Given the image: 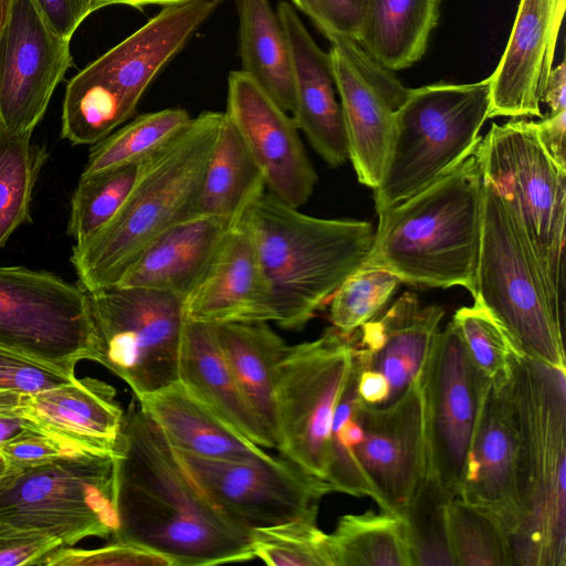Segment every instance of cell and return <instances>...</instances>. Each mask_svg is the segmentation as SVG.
I'll return each instance as SVG.
<instances>
[{
	"instance_id": "43",
	"label": "cell",
	"mask_w": 566,
	"mask_h": 566,
	"mask_svg": "<svg viewBox=\"0 0 566 566\" xmlns=\"http://www.w3.org/2000/svg\"><path fill=\"white\" fill-rule=\"evenodd\" d=\"M171 566L163 555L130 543L108 541L93 549L60 546L52 551L42 566Z\"/></svg>"
},
{
	"instance_id": "55",
	"label": "cell",
	"mask_w": 566,
	"mask_h": 566,
	"mask_svg": "<svg viewBox=\"0 0 566 566\" xmlns=\"http://www.w3.org/2000/svg\"><path fill=\"white\" fill-rule=\"evenodd\" d=\"M13 0H0V39L9 21Z\"/></svg>"
},
{
	"instance_id": "27",
	"label": "cell",
	"mask_w": 566,
	"mask_h": 566,
	"mask_svg": "<svg viewBox=\"0 0 566 566\" xmlns=\"http://www.w3.org/2000/svg\"><path fill=\"white\" fill-rule=\"evenodd\" d=\"M178 380L235 430L264 449L275 441L248 401L219 345L216 326L186 317Z\"/></svg>"
},
{
	"instance_id": "44",
	"label": "cell",
	"mask_w": 566,
	"mask_h": 566,
	"mask_svg": "<svg viewBox=\"0 0 566 566\" xmlns=\"http://www.w3.org/2000/svg\"><path fill=\"white\" fill-rule=\"evenodd\" d=\"M75 377V373L0 346V389L34 394L69 384Z\"/></svg>"
},
{
	"instance_id": "53",
	"label": "cell",
	"mask_w": 566,
	"mask_h": 566,
	"mask_svg": "<svg viewBox=\"0 0 566 566\" xmlns=\"http://www.w3.org/2000/svg\"><path fill=\"white\" fill-rule=\"evenodd\" d=\"M23 394L9 389H0V419L20 418L19 407Z\"/></svg>"
},
{
	"instance_id": "36",
	"label": "cell",
	"mask_w": 566,
	"mask_h": 566,
	"mask_svg": "<svg viewBox=\"0 0 566 566\" xmlns=\"http://www.w3.org/2000/svg\"><path fill=\"white\" fill-rule=\"evenodd\" d=\"M358 365H355L334 412L328 448L326 481L333 492L368 496L380 507L381 500L357 458L363 431L358 418L361 403L357 392Z\"/></svg>"
},
{
	"instance_id": "52",
	"label": "cell",
	"mask_w": 566,
	"mask_h": 566,
	"mask_svg": "<svg viewBox=\"0 0 566 566\" xmlns=\"http://www.w3.org/2000/svg\"><path fill=\"white\" fill-rule=\"evenodd\" d=\"M292 6L304 13L321 31V33L328 39L331 31L323 18L319 9L318 0H290Z\"/></svg>"
},
{
	"instance_id": "2",
	"label": "cell",
	"mask_w": 566,
	"mask_h": 566,
	"mask_svg": "<svg viewBox=\"0 0 566 566\" xmlns=\"http://www.w3.org/2000/svg\"><path fill=\"white\" fill-rule=\"evenodd\" d=\"M222 112L205 111L137 166L134 184L113 218L72 248L77 282L86 290L116 285L158 235L197 216L205 169Z\"/></svg>"
},
{
	"instance_id": "12",
	"label": "cell",
	"mask_w": 566,
	"mask_h": 566,
	"mask_svg": "<svg viewBox=\"0 0 566 566\" xmlns=\"http://www.w3.org/2000/svg\"><path fill=\"white\" fill-rule=\"evenodd\" d=\"M354 365L355 334L332 326L286 346L275 370L276 449L325 482L333 417Z\"/></svg>"
},
{
	"instance_id": "10",
	"label": "cell",
	"mask_w": 566,
	"mask_h": 566,
	"mask_svg": "<svg viewBox=\"0 0 566 566\" xmlns=\"http://www.w3.org/2000/svg\"><path fill=\"white\" fill-rule=\"evenodd\" d=\"M0 518L63 546L117 528L114 454L76 451L0 474Z\"/></svg>"
},
{
	"instance_id": "21",
	"label": "cell",
	"mask_w": 566,
	"mask_h": 566,
	"mask_svg": "<svg viewBox=\"0 0 566 566\" xmlns=\"http://www.w3.org/2000/svg\"><path fill=\"white\" fill-rule=\"evenodd\" d=\"M565 0H520L510 39L493 73L489 118L543 117Z\"/></svg>"
},
{
	"instance_id": "3",
	"label": "cell",
	"mask_w": 566,
	"mask_h": 566,
	"mask_svg": "<svg viewBox=\"0 0 566 566\" xmlns=\"http://www.w3.org/2000/svg\"><path fill=\"white\" fill-rule=\"evenodd\" d=\"M270 290L272 322L304 327L338 286L364 265L375 231L366 221L307 216L263 192L240 220Z\"/></svg>"
},
{
	"instance_id": "46",
	"label": "cell",
	"mask_w": 566,
	"mask_h": 566,
	"mask_svg": "<svg viewBox=\"0 0 566 566\" xmlns=\"http://www.w3.org/2000/svg\"><path fill=\"white\" fill-rule=\"evenodd\" d=\"M60 546L63 545L48 535L0 518V566H42L45 557Z\"/></svg>"
},
{
	"instance_id": "47",
	"label": "cell",
	"mask_w": 566,
	"mask_h": 566,
	"mask_svg": "<svg viewBox=\"0 0 566 566\" xmlns=\"http://www.w3.org/2000/svg\"><path fill=\"white\" fill-rule=\"evenodd\" d=\"M52 30L72 39L80 24L95 10V0H35Z\"/></svg>"
},
{
	"instance_id": "29",
	"label": "cell",
	"mask_w": 566,
	"mask_h": 566,
	"mask_svg": "<svg viewBox=\"0 0 566 566\" xmlns=\"http://www.w3.org/2000/svg\"><path fill=\"white\" fill-rule=\"evenodd\" d=\"M440 17V0H370L355 41L394 72L418 62Z\"/></svg>"
},
{
	"instance_id": "34",
	"label": "cell",
	"mask_w": 566,
	"mask_h": 566,
	"mask_svg": "<svg viewBox=\"0 0 566 566\" xmlns=\"http://www.w3.org/2000/svg\"><path fill=\"white\" fill-rule=\"evenodd\" d=\"M181 107L145 113L93 145L82 176L138 165L170 142L191 122Z\"/></svg>"
},
{
	"instance_id": "11",
	"label": "cell",
	"mask_w": 566,
	"mask_h": 566,
	"mask_svg": "<svg viewBox=\"0 0 566 566\" xmlns=\"http://www.w3.org/2000/svg\"><path fill=\"white\" fill-rule=\"evenodd\" d=\"M87 293L94 325L91 360L127 384L135 398L178 381L184 298L119 285Z\"/></svg>"
},
{
	"instance_id": "25",
	"label": "cell",
	"mask_w": 566,
	"mask_h": 566,
	"mask_svg": "<svg viewBox=\"0 0 566 566\" xmlns=\"http://www.w3.org/2000/svg\"><path fill=\"white\" fill-rule=\"evenodd\" d=\"M184 307L187 318L203 323L272 322L270 290L241 221L230 229Z\"/></svg>"
},
{
	"instance_id": "24",
	"label": "cell",
	"mask_w": 566,
	"mask_h": 566,
	"mask_svg": "<svg viewBox=\"0 0 566 566\" xmlns=\"http://www.w3.org/2000/svg\"><path fill=\"white\" fill-rule=\"evenodd\" d=\"M443 315L441 306H422L415 293L405 292L354 332L357 364L386 378L389 403L422 377Z\"/></svg>"
},
{
	"instance_id": "18",
	"label": "cell",
	"mask_w": 566,
	"mask_h": 566,
	"mask_svg": "<svg viewBox=\"0 0 566 566\" xmlns=\"http://www.w3.org/2000/svg\"><path fill=\"white\" fill-rule=\"evenodd\" d=\"M358 418V461L381 500L380 509L403 517L427 472L421 378L387 406L361 402Z\"/></svg>"
},
{
	"instance_id": "54",
	"label": "cell",
	"mask_w": 566,
	"mask_h": 566,
	"mask_svg": "<svg viewBox=\"0 0 566 566\" xmlns=\"http://www.w3.org/2000/svg\"><path fill=\"white\" fill-rule=\"evenodd\" d=\"M192 0H95V10H99L102 8L114 6V4H123L129 6L137 9H140L145 6H174L179 3H185ZM214 1H223V0H214Z\"/></svg>"
},
{
	"instance_id": "13",
	"label": "cell",
	"mask_w": 566,
	"mask_h": 566,
	"mask_svg": "<svg viewBox=\"0 0 566 566\" xmlns=\"http://www.w3.org/2000/svg\"><path fill=\"white\" fill-rule=\"evenodd\" d=\"M93 344L90 297L78 282L0 266V346L74 373L91 360Z\"/></svg>"
},
{
	"instance_id": "28",
	"label": "cell",
	"mask_w": 566,
	"mask_h": 566,
	"mask_svg": "<svg viewBox=\"0 0 566 566\" xmlns=\"http://www.w3.org/2000/svg\"><path fill=\"white\" fill-rule=\"evenodd\" d=\"M136 399L178 451L217 460L254 459L269 453L220 418L179 380Z\"/></svg>"
},
{
	"instance_id": "4",
	"label": "cell",
	"mask_w": 566,
	"mask_h": 566,
	"mask_svg": "<svg viewBox=\"0 0 566 566\" xmlns=\"http://www.w3.org/2000/svg\"><path fill=\"white\" fill-rule=\"evenodd\" d=\"M483 177L475 150L450 172L382 214L365 265L401 282L474 291Z\"/></svg>"
},
{
	"instance_id": "45",
	"label": "cell",
	"mask_w": 566,
	"mask_h": 566,
	"mask_svg": "<svg viewBox=\"0 0 566 566\" xmlns=\"http://www.w3.org/2000/svg\"><path fill=\"white\" fill-rule=\"evenodd\" d=\"M78 450L46 434L24 429L0 444L4 471H20L40 467Z\"/></svg>"
},
{
	"instance_id": "19",
	"label": "cell",
	"mask_w": 566,
	"mask_h": 566,
	"mask_svg": "<svg viewBox=\"0 0 566 566\" xmlns=\"http://www.w3.org/2000/svg\"><path fill=\"white\" fill-rule=\"evenodd\" d=\"M224 114L258 163L269 193L296 209L306 203L317 176L292 116L241 70L229 73Z\"/></svg>"
},
{
	"instance_id": "26",
	"label": "cell",
	"mask_w": 566,
	"mask_h": 566,
	"mask_svg": "<svg viewBox=\"0 0 566 566\" xmlns=\"http://www.w3.org/2000/svg\"><path fill=\"white\" fill-rule=\"evenodd\" d=\"M233 226L201 214L177 223L140 252L116 285L167 292L185 301Z\"/></svg>"
},
{
	"instance_id": "48",
	"label": "cell",
	"mask_w": 566,
	"mask_h": 566,
	"mask_svg": "<svg viewBox=\"0 0 566 566\" xmlns=\"http://www.w3.org/2000/svg\"><path fill=\"white\" fill-rule=\"evenodd\" d=\"M370 0H318L323 18L334 35L356 39Z\"/></svg>"
},
{
	"instance_id": "8",
	"label": "cell",
	"mask_w": 566,
	"mask_h": 566,
	"mask_svg": "<svg viewBox=\"0 0 566 566\" xmlns=\"http://www.w3.org/2000/svg\"><path fill=\"white\" fill-rule=\"evenodd\" d=\"M475 154L486 181L521 228L549 305L563 319L566 169L542 145L535 122L492 124Z\"/></svg>"
},
{
	"instance_id": "5",
	"label": "cell",
	"mask_w": 566,
	"mask_h": 566,
	"mask_svg": "<svg viewBox=\"0 0 566 566\" xmlns=\"http://www.w3.org/2000/svg\"><path fill=\"white\" fill-rule=\"evenodd\" d=\"M566 368L517 352L510 391L518 437L521 524L513 565H566Z\"/></svg>"
},
{
	"instance_id": "49",
	"label": "cell",
	"mask_w": 566,
	"mask_h": 566,
	"mask_svg": "<svg viewBox=\"0 0 566 566\" xmlns=\"http://www.w3.org/2000/svg\"><path fill=\"white\" fill-rule=\"evenodd\" d=\"M535 125L538 138L548 155L560 168L566 169V109L555 113L549 112L541 120L535 122Z\"/></svg>"
},
{
	"instance_id": "40",
	"label": "cell",
	"mask_w": 566,
	"mask_h": 566,
	"mask_svg": "<svg viewBox=\"0 0 566 566\" xmlns=\"http://www.w3.org/2000/svg\"><path fill=\"white\" fill-rule=\"evenodd\" d=\"M401 281L389 271L363 265L331 297L329 319L336 329L352 334L375 318Z\"/></svg>"
},
{
	"instance_id": "42",
	"label": "cell",
	"mask_w": 566,
	"mask_h": 566,
	"mask_svg": "<svg viewBox=\"0 0 566 566\" xmlns=\"http://www.w3.org/2000/svg\"><path fill=\"white\" fill-rule=\"evenodd\" d=\"M452 321L479 370L490 381L509 377L511 359L518 350L495 318L474 303L459 308Z\"/></svg>"
},
{
	"instance_id": "37",
	"label": "cell",
	"mask_w": 566,
	"mask_h": 566,
	"mask_svg": "<svg viewBox=\"0 0 566 566\" xmlns=\"http://www.w3.org/2000/svg\"><path fill=\"white\" fill-rule=\"evenodd\" d=\"M444 514L455 566L513 565L510 538L488 514L458 496L447 502Z\"/></svg>"
},
{
	"instance_id": "17",
	"label": "cell",
	"mask_w": 566,
	"mask_h": 566,
	"mask_svg": "<svg viewBox=\"0 0 566 566\" xmlns=\"http://www.w3.org/2000/svg\"><path fill=\"white\" fill-rule=\"evenodd\" d=\"M70 40L56 34L35 0H13L0 39V125L32 135L73 64Z\"/></svg>"
},
{
	"instance_id": "51",
	"label": "cell",
	"mask_w": 566,
	"mask_h": 566,
	"mask_svg": "<svg viewBox=\"0 0 566 566\" xmlns=\"http://www.w3.org/2000/svg\"><path fill=\"white\" fill-rule=\"evenodd\" d=\"M542 103L549 106L552 113L566 109V66L562 61L553 67Z\"/></svg>"
},
{
	"instance_id": "38",
	"label": "cell",
	"mask_w": 566,
	"mask_h": 566,
	"mask_svg": "<svg viewBox=\"0 0 566 566\" xmlns=\"http://www.w3.org/2000/svg\"><path fill=\"white\" fill-rule=\"evenodd\" d=\"M138 165H128L82 176L71 199L66 232L81 243L102 229L126 199Z\"/></svg>"
},
{
	"instance_id": "32",
	"label": "cell",
	"mask_w": 566,
	"mask_h": 566,
	"mask_svg": "<svg viewBox=\"0 0 566 566\" xmlns=\"http://www.w3.org/2000/svg\"><path fill=\"white\" fill-rule=\"evenodd\" d=\"M239 14L241 71L287 113L294 107L290 46L269 0H234Z\"/></svg>"
},
{
	"instance_id": "23",
	"label": "cell",
	"mask_w": 566,
	"mask_h": 566,
	"mask_svg": "<svg viewBox=\"0 0 566 566\" xmlns=\"http://www.w3.org/2000/svg\"><path fill=\"white\" fill-rule=\"evenodd\" d=\"M19 416L34 432L75 450L114 454L124 411L115 389L84 377L34 394H23Z\"/></svg>"
},
{
	"instance_id": "33",
	"label": "cell",
	"mask_w": 566,
	"mask_h": 566,
	"mask_svg": "<svg viewBox=\"0 0 566 566\" xmlns=\"http://www.w3.org/2000/svg\"><path fill=\"white\" fill-rule=\"evenodd\" d=\"M327 544L332 566H412L403 518L384 511L343 515Z\"/></svg>"
},
{
	"instance_id": "16",
	"label": "cell",
	"mask_w": 566,
	"mask_h": 566,
	"mask_svg": "<svg viewBox=\"0 0 566 566\" xmlns=\"http://www.w3.org/2000/svg\"><path fill=\"white\" fill-rule=\"evenodd\" d=\"M328 41L348 158L359 182L375 189L389 155L395 113L410 88L371 59L354 39L334 35Z\"/></svg>"
},
{
	"instance_id": "31",
	"label": "cell",
	"mask_w": 566,
	"mask_h": 566,
	"mask_svg": "<svg viewBox=\"0 0 566 566\" xmlns=\"http://www.w3.org/2000/svg\"><path fill=\"white\" fill-rule=\"evenodd\" d=\"M265 189L258 163L223 113L202 177L197 213L237 224Z\"/></svg>"
},
{
	"instance_id": "30",
	"label": "cell",
	"mask_w": 566,
	"mask_h": 566,
	"mask_svg": "<svg viewBox=\"0 0 566 566\" xmlns=\"http://www.w3.org/2000/svg\"><path fill=\"white\" fill-rule=\"evenodd\" d=\"M214 326L237 382L275 441V370L287 345L268 322Z\"/></svg>"
},
{
	"instance_id": "6",
	"label": "cell",
	"mask_w": 566,
	"mask_h": 566,
	"mask_svg": "<svg viewBox=\"0 0 566 566\" xmlns=\"http://www.w3.org/2000/svg\"><path fill=\"white\" fill-rule=\"evenodd\" d=\"M219 2L164 7L143 27L87 64L66 84L61 136L95 145L135 114L159 72L184 49Z\"/></svg>"
},
{
	"instance_id": "39",
	"label": "cell",
	"mask_w": 566,
	"mask_h": 566,
	"mask_svg": "<svg viewBox=\"0 0 566 566\" xmlns=\"http://www.w3.org/2000/svg\"><path fill=\"white\" fill-rule=\"evenodd\" d=\"M449 500L440 486L424 475L402 517L412 566H455L444 514Z\"/></svg>"
},
{
	"instance_id": "41",
	"label": "cell",
	"mask_w": 566,
	"mask_h": 566,
	"mask_svg": "<svg viewBox=\"0 0 566 566\" xmlns=\"http://www.w3.org/2000/svg\"><path fill=\"white\" fill-rule=\"evenodd\" d=\"M252 551L270 566H332L327 534L313 521L255 530Z\"/></svg>"
},
{
	"instance_id": "14",
	"label": "cell",
	"mask_w": 566,
	"mask_h": 566,
	"mask_svg": "<svg viewBox=\"0 0 566 566\" xmlns=\"http://www.w3.org/2000/svg\"><path fill=\"white\" fill-rule=\"evenodd\" d=\"M176 452L206 495L251 534L294 521L317 522L322 499L333 492L283 457L217 460Z\"/></svg>"
},
{
	"instance_id": "9",
	"label": "cell",
	"mask_w": 566,
	"mask_h": 566,
	"mask_svg": "<svg viewBox=\"0 0 566 566\" xmlns=\"http://www.w3.org/2000/svg\"><path fill=\"white\" fill-rule=\"evenodd\" d=\"M482 233L474 303L523 355L566 368L563 319L552 310L527 241L500 195L483 180Z\"/></svg>"
},
{
	"instance_id": "1",
	"label": "cell",
	"mask_w": 566,
	"mask_h": 566,
	"mask_svg": "<svg viewBox=\"0 0 566 566\" xmlns=\"http://www.w3.org/2000/svg\"><path fill=\"white\" fill-rule=\"evenodd\" d=\"M117 528L108 538L166 557L171 566L254 558L252 534L200 489L134 397L114 450Z\"/></svg>"
},
{
	"instance_id": "35",
	"label": "cell",
	"mask_w": 566,
	"mask_h": 566,
	"mask_svg": "<svg viewBox=\"0 0 566 566\" xmlns=\"http://www.w3.org/2000/svg\"><path fill=\"white\" fill-rule=\"evenodd\" d=\"M31 136L0 125V248L21 224L31 221L33 189L49 156Z\"/></svg>"
},
{
	"instance_id": "50",
	"label": "cell",
	"mask_w": 566,
	"mask_h": 566,
	"mask_svg": "<svg viewBox=\"0 0 566 566\" xmlns=\"http://www.w3.org/2000/svg\"><path fill=\"white\" fill-rule=\"evenodd\" d=\"M357 392L361 402L368 407H384L389 403V384L375 370L360 369L358 366Z\"/></svg>"
},
{
	"instance_id": "7",
	"label": "cell",
	"mask_w": 566,
	"mask_h": 566,
	"mask_svg": "<svg viewBox=\"0 0 566 566\" xmlns=\"http://www.w3.org/2000/svg\"><path fill=\"white\" fill-rule=\"evenodd\" d=\"M490 78L410 88L395 113L384 174L374 190L377 214L454 169L479 145L489 118Z\"/></svg>"
},
{
	"instance_id": "15",
	"label": "cell",
	"mask_w": 566,
	"mask_h": 566,
	"mask_svg": "<svg viewBox=\"0 0 566 566\" xmlns=\"http://www.w3.org/2000/svg\"><path fill=\"white\" fill-rule=\"evenodd\" d=\"M489 382L451 321L438 332L421 377L426 475L450 499L459 494Z\"/></svg>"
},
{
	"instance_id": "20",
	"label": "cell",
	"mask_w": 566,
	"mask_h": 566,
	"mask_svg": "<svg viewBox=\"0 0 566 566\" xmlns=\"http://www.w3.org/2000/svg\"><path fill=\"white\" fill-rule=\"evenodd\" d=\"M458 497L492 517L509 538L517 532L518 437L510 375L488 385Z\"/></svg>"
},
{
	"instance_id": "22",
	"label": "cell",
	"mask_w": 566,
	"mask_h": 566,
	"mask_svg": "<svg viewBox=\"0 0 566 566\" xmlns=\"http://www.w3.org/2000/svg\"><path fill=\"white\" fill-rule=\"evenodd\" d=\"M276 14L292 57V118L329 166H340L348 146L329 53L316 44L291 2H279Z\"/></svg>"
}]
</instances>
